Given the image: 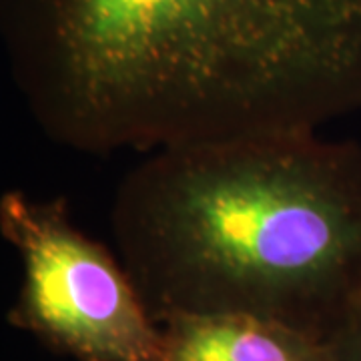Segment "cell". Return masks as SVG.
<instances>
[{
    "label": "cell",
    "mask_w": 361,
    "mask_h": 361,
    "mask_svg": "<svg viewBox=\"0 0 361 361\" xmlns=\"http://www.w3.org/2000/svg\"><path fill=\"white\" fill-rule=\"evenodd\" d=\"M0 44L44 135L90 155L361 111V0H0Z\"/></svg>",
    "instance_id": "6da1fadb"
},
{
    "label": "cell",
    "mask_w": 361,
    "mask_h": 361,
    "mask_svg": "<svg viewBox=\"0 0 361 361\" xmlns=\"http://www.w3.org/2000/svg\"><path fill=\"white\" fill-rule=\"evenodd\" d=\"M111 227L157 323L247 313L329 341L361 297V147L299 133L153 151Z\"/></svg>",
    "instance_id": "7a4b0ae2"
},
{
    "label": "cell",
    "mask_w": 361,
    "mask_h": 361,
    "mask_svg": "<svg viewBox=\"0 0 361 361\" xmlns=\"http://www.w3.org/2000/svg\"><path fill=\"white\" fill-rule=\"evenodd\" d=\"M0 235L23 261L14 327L78 361H167L163 329L125 265L71 221L65 199L4 193Z\"/></svg>",
    "instance_id": "3957f363"
},
{
    "label": "cell",
    "mask_w": 361,
    "mask_h": 361,
    "mask_svg": "<svg viewBox=\"0 0 361 361\" xmlns=\"http://www.w3.org/2000/svg\"><path fill=\"white\" fill-rule=\"evenodd\" d=\"M167 361H334L331 343L247 313H177L159 322Z\"/></svg>",
    "instance_id": "277c9868"
},
{
    "label": "cell",
    "mask_w": 361,
    "mask_h": 361,
    "mask_svg": "<svg viewBox=\"0 0 361 361\" xmlns=\"http://www.w3.org/2000/svg\"><path fill=\"white\" fill-rule=\"evenodd\" d=\"M334 361H361V297L329 339Z\"/></svg>",
    "instance_id": "5b68a950"
}]
</instances>
